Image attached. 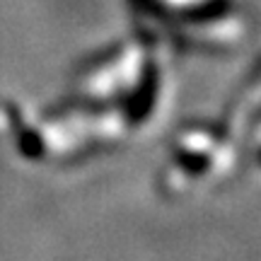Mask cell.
<instances>
[{
    "label": "cell",
    "mask_w": 261,
    "mask_h": 261,
    "mask_svg": "<svg viewBox=\"0 0 261 261\" xmlns=\"http://www.w3.org/2000/svg\"><path fill=\"white\" fill-rule=\"evenodd\" d=\"M237 167V148L230 130L213 123H187L169 140L160 167V187L169 196H189L218 187Z\"/></svg>",
    "instance_id": "cell-1"
}]
</instances>
